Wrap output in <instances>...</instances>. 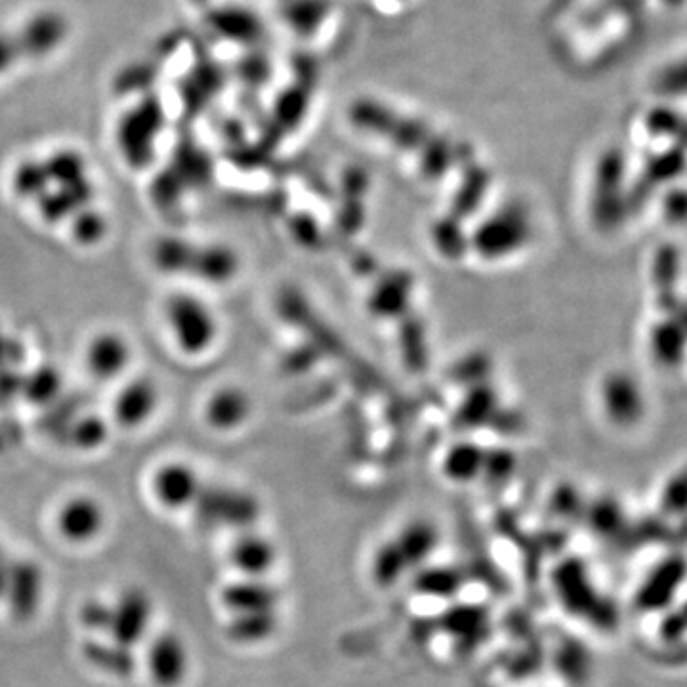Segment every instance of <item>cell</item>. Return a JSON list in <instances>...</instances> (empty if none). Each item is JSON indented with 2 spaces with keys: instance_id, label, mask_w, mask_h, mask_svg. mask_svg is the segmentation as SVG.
<instances>
[{
  "instance_id": "obj_1",
  "label": "cell",
  "mask_w": 687,
  "mask_h": 687,
  "mask_svg": "<svg viewBox=\"0 0 687 687\" xmlns=\"http://www.w3.org/2000/svg\"><path fill=\"white\" fill-rule=\"evenodd\" d=\"M167 321L174 341L186 354H203L216 341V318L197 296L174 295L167 303Z\"/></svg>"
},
{
  "instance_id": "obj_2",
  "label": "cell",
  "mask_w": 687,
  "mask_h": 687,
  "mask_svg": "<svg viewBox=\"0 0 687 687\" xmlns=\"http://www.w3.org/2000/svg\"><path fill=\"white\" fill-rule=\"evenodd\" d=\"M152 620V600L142 589H127L114 605V620L109 632L114 640L132 650V645L142 642Z\"/></svg>"
},
{
  "instance_id": "obj_3",
  "label": "cell",
  "mask_w": 687,
  "mask_h": 687,
  "mask_svg": "<svg viewBox=\"0 0 687 687\" xmlns=\"http://www.w3.org/2000/svg\"><path fill=\"white\" fill-rule=\"evenodd\" d=\"M4 597L15 620L27 623L33 619L43 597L40 567L31 559H20L15 564H10Z\"/></svg>"
},
{
  "instance_id": "obj_4",
  "label": "cell",
  "mask_w": 687,
  "mask_h": 687,
  "mask_svg": "<svg viewBox=\"0 0 687 687\" xmlns=\"http://www.w3.org/2000/svg\"><path fill=\"white\" fill-rule=\"evenodd\" d=\"M153 491L163 507L183 508L193 505L201 495L196 470L181 462L163 464L153 477Z\"/></svg>"
},
{
  "instance_id": "obj_5",
  "label": "cell",
  "mask_w": 687,
  "mask_h": 687,
  "mask_svg": "<svg viewBox=\"0 0 687 687\" xmlns=\"http://www.w3.org/2000/svg\"><path fill=\"white\" fill-rule=\"evenodd\" d=\"M106 525V512L98 500L91 497H73L61 507L58 529L71 543H88L99 535Z\"/></svg>"
},
{
  "instance_id": "obj_6",
  "label": "cell",
  "mask_w": 687,
  "mask_h": 687,
  "mask_svg": "<svg viewBox=\"0 0 687 687\" xmlns=\"http://www.w3.org/2000/svg\"><path fill=\"white\" fill-rule=\"evenodd\" d=\"M147 665L161 687L178 686L188 673V650L178 636L165 632L153 642Z\"/></svg>"
},
{
  "instance_id": "obj_7",
  "label": "cell",
  "mask_w": 687,
  "mask_h": 687,
  "mask_svg": "<svg viewBox=\"0 0 687 687\" xmlns=\"http://www.w3.org/2000/svg\"><path fill=\"white\" fill-rule=\"evenodd\" d=\"M130 357L129 342L117 333L96 334L86 347V367L99 380L119 377L129 367Z\"/></svg>"
},
{
  "instance_id": "obj_8",
  "label": "cell",
  "mask_w": 687,
  "mask_h": 687,
  "mask_svg": "<svg viewBox=\"0 0 687 687\" xmlns=\"http://www.w3.org/2000/svg\"><path fill=\"white\" fill-rule=\"evenodd\" d=\"M201 520L211 523L247 525L257 516V505L247 495L229 491H201L197 499Z\"/></svg>"
},
{
  "instance_id": "obj_9",
  "label": "cell",
  "mask_w": 687,
  "mask_h": 687,
  "mask_svg": "<svg viewBox=\"0 0 687 687\" xmlns=\"http://www.w3.org/2000/svg\"><path fill=\"white\" fill-rule=\"evenodd\" d=\"M159 403L157 386L147 378H137L122 388L115 400V418L125 428H137L152 418Z\"/></svg>"
},
{
  "instance_id": "obj_10",
  "label": "cell",
  "mask_w": 687,
  "mask_h": 687,
  "mask_svg": "<svg viewBox=\"0 0 687 687\" xmlns=\"http://www.w3.org/2000/svg\"><path fill=\"white\" fill-rule=\"evenodd\" d=\"M161 119L157 109L145 106L130 115L119 132L121 150L132 163L142 165L152 155V144L159 132Z\"/></svg>"
},
{
  "instance_id": "obj_11",
  "label": "cell",
  "mask_w": 687,
  "mask_h": 687,
  "mask_svg": "<svg viewBox=\"0 0 687 687\" xmlns=\"http://www.w3.org/2000/svg\"><path fill=\"white\" fill-rule=\"evenodd\" d=\"M528 237V224L520 211L500 212L499 218L487 222L479 235V247L487 254L510 252Z\"/></svg>"
},
{
  "instance_id": "obj_12",
  "label": "cell",
  "mask_w": 687,
  "mask_h": 687,
  "mask_svg": "<svg viewBox=\"0 0 687 687\" xmlns=\"http://www.w3.org/2000/svg\"><path fill=\"white\" fill-rule=\"evenodd\" d=\"M249 400L237 388H222L206 403V421L216 430H232L249 416Z\"/></svg>"
},
{
  "instance_id": "obj_13",
  "label": "cell",
  "mask_w": 687,
  "mask_h": 687,
  "mask_svg": "<svg viewBox=\"0 0 687 687\" xmlns=\"http://www.w3.org/2000/svg\"><path fill=\"white\" fill-rule=\"evenodd\" d=\"M83 655L92 666L119 678H129L137 668V661L127 645L115 642H86Z\"/></svg>"
},
{
  "instance_id": "obj_14",
  "label": "cell",
  "mask_w": 687,
  "mask_h": 687,
  "mask_svg": "<svg viewBox=\"0 0 687 687\" xmlns=\"http://www.w3.org/2000/svg\"><path fill=\"white\" fill-rule=\"evenodd\" d=\"M235 270H237V258L234 257L232 250L224 247L196 249V257L189 268V272L196 273V277L212 281V283L229 280Z\"/></svg>"
},
{
  "instance_id": "obj_15",
  "label": "cell",
  "mask_w": 687,
  "mask_h": 687,
  "mask_svg": "<svg viewBox=\"0 0 687 687\" xmlns=\"http://www.w3.org/2000/svg\"><path fill=\"white\" fill-rule=\"evenodd\" d=\"M331 14V0H288L285 20L298 35H313Z\"/></svg>"
},
{
  "instance_id": "obj_16",
  "label": "cell",
  "mask_w": 687,
  "mask_h": 687,
  "mask_svg": "<svg viewBox=\"0 0 687 687\" xmlns=\"http://www.w3.org/2000/svg\"><path fill=\"white\" fill-rule=\"evenodd\" d=\"M224 604L235 613L272 612L275 594L258 582H239L224 590Z\"/></svg>"
},
{
  "instance_id": "obj_17",
  "label": "cell",
  "mask_w": 687,
  "mask_h": 687,
  "mask_svg": "<svg viewBox=\"0 0 687 687\" xmlns=\"http://www.w3.org/2000/svg\"><path fill=\"white\" fill-rule=\"evenodd\" d=\"M232 556L235 566L247 575L264 573L273 561L272 546L260 536H242L241 541L235 544Z\"/></svg>"
},
{
  "instance_id": "obj_18",
  "label": "cell",
  "mask_w": 687,
  "mask_h": 687,
  "mask_svg": "<svg viewBox=\"0 0 687 687\" xmlns=\"http://www.w3.org/2000/svg\"><path fill=\"white\" fill-rule=\"evenodd\" d=\"M196 249L191 242L176 237H165L153 247V262L168 273L189 272Z\"/></svg>"
},
{
  "instance_id": "obj_19",
  "label": "cell",
  "mask_w": 687,
  "mask_h": 687,
  "mask_svg": "<svg viewBox=\"0 0 687 687\" xmlns=\"http://www.w3.org/2000/svg\"><path fill=\"white\" fill-rule=\"evenodd\" d=\"M60 390V372L52 367H40L23 377L22 393L35 405H48L58 400Z\"/></svg>"
},
{
  "instance_id": "obj_20",
  "label": "cell",
  "mask_w": 687,
  "mask_h": 687,
  "mask_svg": "<svg viewBox=\"0 0 687 687\" xmlns=\"http://www.w3.org/2000/svg\"><path fill=\"white\" fill-rule=\"evenodd\" d=\"M272 630V612L237 613L229 625V636L237 642H258Z\"/></svg>"
},
{
  "instance_id": "obj_21",
  "label": "cell",
  "mask_w": 687,
  "mask_h": 687,
  "mask_svg": "<svg viewBox=\"0 0 687 687\" xmlns=\"http://www.w3.org/2000/svg\"><path fill=\"white\" fill-rule=\"evenodd\" d=\"M45 167L50 181H58V186H71L86 180V165L83 157L75 152L56 153L46 161Z\"/></svg>"
},
{
  "instance_id": "obj_22",
  "label": "cell",
  "mask_w": 687,
  "mask_h": 687,
  "mask_svg": "<svg viewBox=\"0 0 687 687\" xmlns=\"http://www.w3.org/2000/svg\"><path fill=\"white\" fill-rule=\"evenodd\" d=\"M48 186H50V178L46 173L45 163L27 161L15 170L14 188L20 197H31L37 201L48 191Z\"/></svg>"
},
{
  "instance_id": "obj_23",
  "label": "cell",
  "mask_w": 687,
  "mask_h": 687,
  "mask_svg": "<svg viewBox=\"0 0 687 687\" xmlns=\"http://www.w3.org/2000/svg\"><path fill=\"white\" fill-rule=\"evenodd\" d=\"M434 544H436V531L426 523H416L403 533L398 546H400L401 554L407 559V564L408 561L416 564L430 554Z\"/></svg>"
},
{
  "instance_id": "obj_24",
  "label": "cell",
  "mask_w": 687,
  "mask_h": 687,
  "mask_svg": "<svg viewBox=\"0 0 687 687\" xmlns=\"http://www.w3.org/2000/svg\"><path fill=\"white\" fill-rule=\"evenodd\" d=\"M66 431L69 434L71 443L83 451L96 449L107 439L106 423L99 416H84L81 421L71 424Z\"/></svg>"
},
{
  "instance_id": "obj_25",
  "label": "cell",
  "mask_w": 687,
  "mask_h": 687,
  "mask_svg": "<svg viewBox=\"0 0 687 687\" xmlns=\"http://www.w3.org/2000/svg\"><path fill=\"white\" fill-rule=\"evenodd\" d=\"M484 457L479 454L474 447H457L453 453L447 459V474L454 479H470L477 474V470L482 469Z\"/></svg>"
},
{
  "instance_id": "obj_26",
  "label": "cell",
  "mask_w": 687,
  "mask_h": 687,
  "mask_svg": "<svg viewBox=\"0 0 687 687\" xmlns=\"http://www.w3.org/2000/svg\"><path fill=\"white\" fill-rule=\"evenodd\" d=\"M405 567H407V559L401 554L400 546L392 544V546L382 548L378 554L377 564H375V577L380 584H392L400 579Z\"/></svg>"
},
{
  "instance_id": "obj_27",
  "label": "cell",
  "mask_w": 687,
  "mask_h": 687,
  "mask_svg": "<svg viewBox=\"0 0 687 687\" xmlns=\"http://www.w3.org/2000/svg\"><path fill=\"white\" fill-rule=\"evenodd\" d=\"M106 220L96 211H79L75 214V224H73V234L76 241L83 245H92L98 242L106 235Z\"/></svg>"
},
{
  "instance_id": "obj_28",
  "label": "cell",
  "mask_w": 687,
  "mask_h": 687,
  "mask_svg": "<svg viewBox=\"0 0 687 687\" xmlns=\"http://www.w3.org/2000/svg\"><path fill=\"white\" fill-rule=\"evenodd\" d=\"M459 577L451 569H434L418 577V589H423L428 594H438V596H449L454 590L459 589Z\"/></svg>"
},
{
  "instance_id": "obj_29",
  "label": "cell",
  "mask_w": 687,
  "mask_h": 687,
  "mask_svg": "<svg viewBox=\"0 0 687 687\" xmlns=\"http://www.w3.org/2000/svg\"><path fill=\"white\" fill-rule=\"evenodd\" d=\"M81 620L84 627L94 632H109L114 620V605H107L102 600H88L81 607Z\"/></svg>"
},
{
  "instance_id": "obj_30",
  "label": "cell",
  "mask_w": 687,
  "mask_h": 687,
  "mask_svg": "<svg viewBox=\"0 0 687 687\" xmlns=\"http://www.w3.org/2000/svg\"><path fill=\"white\" fill-rule=\"evenodd\" d=\"M447 625L453 630L454 635L472 636L476 638L477 632L485 627L484 609L477 607H461L453 613L451 617H447Z\"/></svg>"
},
{
  "instance_id": "obj_31",
  "label": "cell",
  "mask_w": 687,
  "mask_h": 687,
  "mask_svg": "<svg viewBox=\"0 0 687 687\" xmlns=\"http://www.w3.org/2000/svg\"><path fill=\"white\" fill-rule=\"evenodd\" d=\"M23 357H25V350L22 342L0 333V370L15 369V365L22 363Z\"/></svg>"
},
{
  "instance_id": "obj_32",
  "label": "cell",
  "mask_w": 687,
  "mask_h": 687,
  "mask_svg": "<svg viewBox=\"0 0 687 687\" xmlns=\"http://www.w3.org/2000/svg\"><path fill=\"white\" fill-rule=\"evenodd\" d=\"M8 575H10V561L4 556V552L0 550V597H4V592H7Z\"/></svg>"
}]
</instances>
